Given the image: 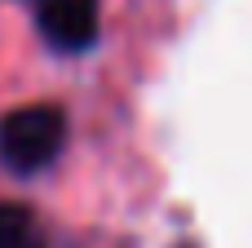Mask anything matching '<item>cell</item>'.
<instances>
[{
  "mask_svg": "<svg viewBox=\"0 0 252 248\" xmlns=\"http://www.w3.org/2000/svg\"><path fill=\"white\" fill-rule=\"evenodd\" d=\"M0 248H44V235L27 209L0 204Z\"/></svg>",
  "mask_w": 252,
  "mask_h": 248,
  "instance_id": "obj_3",
  "label": "cell"
},
{
  "mask_svg": "<svg viewBox=\"0 0 252 248\" xmlns=\"http://www.w3.org/2000/svg\"><path fill=\"white\" fill-rule=\"evenodd\" d=\"M66 142V115L58 106H18L0 120V164L13 173H40Z\"/></svg>",
  "mask_w": 252,
  "mask_h": 248,
  "instance_id": "obj_1",
  "label": "cell"
},
{
  "mask_svg": "<svg viewBox=\"0 0 252 248\" xmlns=\"http://www.w3.org/2000/svg\"><path fill=\"white\" fill-rule=\"evenodd\" d=\"M40 31L53 49H89L97 35V0H40Z\"/></svg>",
  "mask_w": 252,
  "mask_h": 248,
  "instance_id": "obj_2",
  "label": "cell"
}]
</instances>
